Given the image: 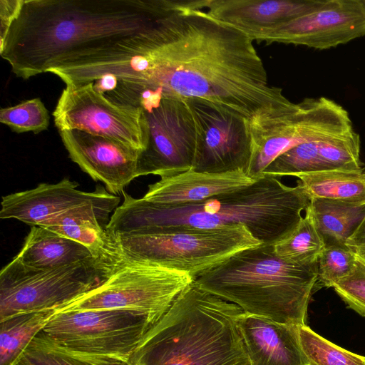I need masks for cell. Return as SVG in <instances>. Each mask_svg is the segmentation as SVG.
<instances>
[{
    "label": "cell",
    "mask_w": 365,
    "mask_h": 365,
    "mask_svg": "<svg viewBox=\"0 0 365 365\" xmlns=\"http://www.w3.org/2000/svg\"><path fill=\"white\" fill-rule=\"evenodd\" d=\"M147 67L121 83L131 96L143 90L198 99L250 120L271 107L291 103L270 86L253 41L205 10L187 9L160 21L146 36Z\"/></svg>",
    "instance_id": "cell-1"
},
{
    "label": "cell",
    "mask_w": 365,
    "mask_h": 365,
    "mask_svg": "<svg viewBox=\"0 0 365 365\" xmlns=\"http://www.w3.org/2000/svg\"><path fill=\"white\" fill-rule=\"evenodd\" d=\"M195 6L194 0H24L0 54L26 80L110 48Z\"/></svg>",
    "instance_id": "cell-2"
},
{
    "label": "cell",
    "mask_w": 365,
    "mask_h": 365,
    "mask_svg": "<svg viewBox=\"0 0 365 365\" xmlns=\"http://www.w3.org/2000/svg\"><path fill=\"white\" fill-rule=\"evenodd\" d=\"M122 194L123 201L106 227L113 235L243 225L262 245H273L288 235L311 201L300 185L289 187L270 175L198 204L174 207L157 206L125 191Z\"/></svg>",
    "instance_id": "cell-3"
},
{
    "label": "cell",
    "mask_w": 365,
    "mask_h": 365,
    "mask_svg": "<svg viewBox=\"0 0 365 365\" xmlns=\"http://www.w3.org/2000/svg\"><path fill=\"white\" fill-rule=\"evenodd\" d=\"M244 311L193 281L145 334L130 365H250L238 327Z\"/></svg>",
    "instance_id": "cell-4"
},
{
    "label": "cell",
    "mask_w": 365,
    "mask_h": 365,
    "mask_svg": "<svg viewBox=\"0 0 365 365\" xmlns=\"http://www.w3.org/2000/svg\"><path fill=\"white\" fill-rule=\"evenodd\" d=\"M317 276L318 262L289 263L275 255L272 245H260L232 255L194 281L247 314L302 326Z\"/></svg>",
    "instance_id": "cell-5"
},
{
    "label": "cell",
    "mask_w": 365,
    "mask_h": 365,
    "mask_svg": "<svg viewBox=\"0 0 365 365\" xmlns=\"http://www.w3.org/2000/svg\"><path fill=\"white\" fill-rule=\"evenodd\" d=\"M111 234V233H110ZM188 273L166 267L125 251L112 234L110 265L96 287L56 310L125 309L155 324L192 282Z\"/></svg>",
    "instance_id": "cell-6"
},
{
    "label": "cell",
    "mask_w": 365,
    "mask_h": 365,
    "mask_svg": "<svg viewBox=\"0 0 365 365\" xmlns=\"http://www.w3.org/2000/svg\"><path fill=\"white\" fill-rule=\"evenodd\" d=\"M252 154L247 175L257 180L279 155L292 148L353 130L349 113L325 98L271 107L250 120Z\"/></svg>",
    "instance_id": "cell-7"
},
{
    "label": "cell",
    "mask_w": 365,
    "mask_h": 365,
    "mask_svg": "<svg viewBox=\"0 0 365 365\" xmlns=\"http://www.w3.org/2000/svg\"><path fill=\"white\" fill-rule=\"evenodd\" d=\"M109 265L108 249L98 257L53 269L29 267L15 257L0 273V321L62 307L98 286Z\"/></svg>",
    "instance_id": "cell-8"
},
{
    "label": "cell",
    "mask_w": 365,
    "mask_h": 365,
    "mask_svg": "<svg viewBox=\"0 0 365 365\" xmlns=\"http://www.w3.org/2000/svg\"><path fill=\"white\" fill-rule=\"evenodd\" d=\"M113 235L127 252L188 273L194 279L232 255L262 245L243 225Z\"/></svg>",
    "instance_id": "cell-9"
},
{
    "label": "cell",
    "mask_w": 365,
    "mask_h": 365,
    "mask_svg": "<svg viewBox=\"0 0 365 365\" xmlns=\"http://www.w3.org/2000/svg\"><path fill=\"white\" fill-rule=\"evenodd\" d=\"M139 107L143 111L145 148L139 154L138 177H165L191 170L201 128L189 101L162 96Z\"/></svg>",
    "instance_id": "cell-10"
},
{
    "label": "cell",
    "mask_w": 365,
    "mask_h": 365,
    "mask_svg": "<svg viewBox=\"0 0 365 365\" xmlns=\"http://www.w3.org/2000/svg\"><path fill=\"white\" fill-rule=\"evenodd\" d=\"M155 324L125 309H79L55 313L42 332L67 349L129 361Z\"/></svg>",
    "instance_id": "cell-11"
},
{
    "label": "cell",
    "mask_w": 365,
    "mask_h": 365,
    "mask_svg": "<svg viewBox=\"0 0 365 365\" xmlns=\"http://www.w3.org/2000/svg\"><path fill=\"white\" fill-rule=\"evenodd\" d=\"M58 130H80L145 150L143 111L118 104L96 91L93 83L66 86L53 112Z\"/></svg>",
    "instance_id": "cell-12"
},
{
    "label": "cell",
    "mask_w": 365,
    "mask_h": 365,
    "mask_svg": "<svg viewBox=\"0 0 365 365\" xmlns=\"http://www.w3.org/2000/svg\"><path fill=\"white\" fill-rule=\"evenodd\" d=\"M197 115L201 137L191 170L247 174L252 154L250 120L198 99H187Z\"/></svg>",
    "instance_id": "cell-13"
},
{
    "label": "cell",
    "mask_w": 365,
    "mask_h": 365,
    "mask_svg": "<svg viewBox=\"0 0 365 365\" xmlns=\"http://www.w3.org/2000/svg\"><path fill=\"white\" fill-rule=\"evenodd\" d=\"M78 183L64 178L56 183H41L36 187L4 196L0 218L15 219L32 226L48 227L57 220L88 206L112 213L120 197L98 186L93 192L78 189Z\"/></svg>",
    "instance_id": "cell-14"
},
{
    "label": "cell",
    "mask_w": 365,
    "mask_h": 365,
    "mask_svg": "<svg viewBox=\"0 0 365 365\" xmlns=\"http://www.w3.org/2000/svg\"><path fill=\"white\" fill-rule=\"evenodd\" d=\"M365 36V0H327L321 8L293 19L262 41L319 50Z\"/></svg>",
    "instance_id": "cell-15"
},
{
    "label": "cell",
    "mask_w": 365,
    "mask_h": 365,
    "mask_svg": "<svg viewBox=\"0 0 365 365\" xmlns=\"http://www.w3.org/2000/svg\"><path fill=\"white\" fill-rule=\"evenodd\" d=\"M73 162L108 192L118 195L138 178L140 152L120 142L80 130H58Z\"/></svg>",
    "instance_id": "cell-16"
},
{
    "label": "cell",
    "mask_w": 365,
    "mask_h": 365,
    "mask_svg": "<svg viewBox=\"0 0 365 365\" xmlns=\"http://www.w3.org/2000/svg\"><path fill=\"white\" fill-rule=\"evenodd\" d=\"M329 170L363 171L360 137L354 130L292 148L269 164L263 171L262 177H297Z\"/></svg>",
    "instance_id": "cell-17"
},
{
    "label": "cell",
    "mask_w": 365,
    "mask_h": 365,
    "mask_svg": "<svg viewBox=\"0 0 365 365\" xmlns=\"http://www.w3.org/2000/svg\"><path fill=\"white\" fill-rule=\"evenodd\" d=\"M327 0H210L212 18L262 41L282 25L323 6Z\"/></svg>",
    "instance_id": "cell-18"
},
{
    "label": "cell",
    "mask_w": 365,
    "mask_h": 365,
    "mask_svg": "<svg viewBox=\"0 0 365 365\" xmlns=\"http://www.w3.org/2000/svg\"><path fill=\"white\" fill-rule=\"evenodd\" d=\"M238 327L250 365H310L299 341V326L243 312Z\"/></svg>",
    "instance_id": "cell-19"
},
{
    "label": "cell",
    "mask_w": 365,
    "mask_h": 365,
    "mask_svg": "<svg viewBox=\"0 0 365 365\" xmlns=\"http://www.w3.org/2000/svg\"><path fill=\"white\" fill-rule=\"evenodd\" d=\"M255 181L242 171L207 173L190 170L177 175L160 177V180L149 185L142 198L165 207L198 204L245 187Z\"/></svg>",
    "instance_id": "cell-20"
},
{
    "label": "cell",
    "mask_w": 365,
    "mask_h": 365,
    "mask_svg": "<svg viewBox=\"0 0 365 365\" xmlns=\"http://www.w3.org/2000/svg\"><path fill=\"white\" fill-rule=\"evenodd\" d=\"M93 257L82 244L47 228L32 226L16 257L24 264L53 269L73 264Z\"/></svg>",
    "instance_id": "cell-21"
},
{
    "label": "cell",
    "mask_w": 365,
    "mask_h": 365,
    "mask_svg": "<svg viewBox=\"0 0 365 365\" xmlns=\"http://www.w3.org/2000/svg\"><path fill=\"white\" fill-rule=\"evenodd\" d=\"M307 210L325 246L346 245L365 217V203L315 198Z\"/></svg>",
    "instance_id": "cell-22"
},
{
    "label": "cell",
    "mask_w": 365,
    "mask_h": 365,
    "mask_svg": "<svg viewBox=\"0 0 365 365\" xmlns=\"http://www.w3.org/2000/svg\"><path fill=\"white\" fill-rule=\"evenodd\" d=\"M310 199L322 198L365 203V173L329 170L297 176Z\"/></svg>",
    "instance_id": "cell-23"
},
{
    "label": "cell",
    "mask_w": 365,
    "mask_h": 365,
    "mask_svg": "<svg viewBox=\"0 0 365 365\" xmlns=\"http://www.w3.org/2000/svg\"><path fill=\"white\" fill-rule=\"evenodd\" d=\"M56 310L19 314L0 321V365H15Z\"/></svg>",
    "instance_id": "cell-24"
},
{
    "label": "cell",
    "mask_w": 365,
    "mask_h": 365,
    "mask_svg": "<svg viewBox=\"0 0 365 365\" xmlns=\"http://www.w3.org/2000/svg\"><path fill=\"white\" fill-rule=\"evenodd\" d=\"M15 365H130L128 360L91 355L67 349L48 339L42 331L26 349Z\"/></svg>",
    "instance_id": "cell-25"
},
{
    "label": "cell",
    "mask_w": 365,
    "mask_h": 365,
    "mask_svg": "<svg viewBox=\"0 0 365 365\" xmlns=\"http://www.w3.org/2000/svg\"><path fill=\"white\" fill-rule=\"evenodd\" d=\"M272 247L275 255L287 262L309 264L318 262L325 244L306 210L297 226Z\"/></svg>",
    "instance_id": "cell-26"
},
{
    "label": "cell",
    "mask_w": 365,
    "mask_h": 365,
    "mask_svg": "<svg viewBox=\"0 0 365 365\" xmlns=\"http://www.w3.org/2000/svg\"><path fill=\"white\" fill-rule=\"evenodd\" d=\"M299 341L310 365H365V356L324 339L307 324L299 327Z\"/></svg>",
    "instance_id": "cell-27"
},
{
    "label": "cell",
    "mask_w": 365,
    "mask_h": 365,
    "mask_svg": "<svg viewBox=\"0 0 365 365\" xmlns=\"http://www.w3.org/2000/svg\"><path fill=\"white\" fill-rule=\"evenodd\" d=\"M49 120L48 111L39 98L0 110V122L17 133H41L48 128Z\"/></svg>",
    "instance_id": "cell-28"
},
{
    "label": "cell",
    "mask_w": 365,
    "mask_h": 365,
    "mask_svg": "<svg viewBox=\"0 0 365 365\" xmlns=\"http://www.w3.org/2000/svg\"><path fill=\"white\" fill-rule=\"evenodd\" d=\"M356 264V259L354 253L346 245L325 246L318 259L317 284L332 287L350 275Z\"/></svg>",
    "instance_id": "cell-29"
},
{
    "label": "cell",
    "mask_w": 365,
    "mask_h": 365,
    "mask_svg": "<svg viewBox=\"0 0 365 365\" xmlns=\"http://www.w3.org/2000/svg\"><path fill=\"white\" fill-rule=\"evenodd\" d=\"M332 287L351 309L365 317V265L356 260L353 272Z\"/></svg>",
    "instance_id": "cell-30"
},
{
    "label": "cell",
    "mask_w": 365,
    "mask_h": 365,
    "mask_svg": "<svg viewBox=\"0 0 365 365\" xmlns=\"http://www.w3.org/2000/svg\"><path fill=\"white\" fill-rule=\"evenodd\" d=\"M24 0H0V44L9 32L13 21L17 17Z\"/></svg>",
    "instance_id": "cell-31"
},
{
    "label": "cell",
    "mask_w": 365,
    "mask_h": 365,
    "mask_svg": "<svg viewBox=\"0 0 365 365\" xmlns=\"http://www.w3.org/2000/svg\"><path fill=\"white\" fill-rule=\"evenodd\" d=\"M346 246L354 253L356 260L365 265V217L346 240Z\"/></svg>",
    "instance_id": "cell-32"
},
{
    "label": "cell",
    "mask_w": 365,
    "mask_h": 365,
    "mask_svg": "<svg viewBox=\"0 0 365 365\" xmlns=\"http://www.w3.org/2000/svg\"><path fill=\"white\" fill-rule=\"evenodd\" d=\"M364 172L365 173V165H364Z\"/></svg>",
    "instance_id": "cell-33"
}]
</instances>
